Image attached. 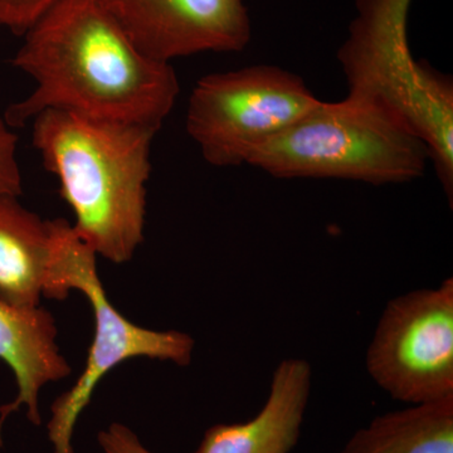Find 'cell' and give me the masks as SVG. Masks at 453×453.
<instances>
[{
    "mask_svg": "<svg viewBox=\"0 0 453 453\" xmlns=\"http://www.w3.org/2000/svg\"><path fill=\"white\" fill-rule=\"evenodd\" d=\"M29 125L33 146L73 210L76 234L97 256L129 262L144 242L151 145L160 129L64 110H46Z\"/></svg>",
    "mask_w": 453,
    "mask_h": 453,
    "instance_id": "2",
    "label": "cell"
},
{
    "mask_svg": "<svg viewBox=\"0 0 453 453\" xmlns=\"http://www.w3.org/2000/svg\"><path fill=\"white\" fill-rule=\"evenodd\" d=\"M0 362L13 372L17 396L0 407V446L3 426L12 413L27 408L33 425H41L38 398L41 389L71 372L57 345L55 318L43 308L22 310L0 300Z\"/></svg>",
    "mask_w": 453,
    "mask_h": 453,
    "instance_id": "10",
    "label": "cell"
},
{
    "mask_svg": "<svg viewBox=\"0 0 453 453\" xmlns=\"http://www.w3.org/2000/svg\"><path fill=\"white\" fill-rule=\"evenodd\" d=\"M427 145L383 101L349 91L319 100L253 153L247 165L277 179H344L384 186L422 177Z\"/></svg>",
    "mask_w": 453,
    "mask_h": 453,
    "instance_id": "3",
    "label": "cell"
},
{
    "mask_svg": "<svg viewBox=\"0 0 453 453\" xmlns=\"http://www.w3.org/2000/svg\"><path fill=\"white\" fill-rule=\"evenodd\" d=\"M318 101L300 76L277 65L207 74L190 94L186 129L205 162L240 166Z\"/></svg>",
    "mask_w": 453,
    "mask_h": 453,
    "instance_id": "6",
    "label": "cell"
},
{
    "mask_svg": "<svg viewBox=\"0 0 453 453\" xmlns=\"http://www.w3.org/2000/svg\"><path fill=\"white\" fill-rule=\"evenodd\" d=\"M98 443L105 453H153L127 426L112 423L98 434Z\"/></svg>",
    "mask_w": 453,
    "mask_h": 453,
    "instance_id": "15",
    "label": "cell"
},
{
    "mask_svg": "<svg viewBox=\"0 0 453 453\" xmlns=\"http://www.w3.org/2000/svg\"><path fill=\"white\" fill-rule=\"evenodd\" d=\"M340 453H453V398L377 417Z\"/></svg>",
    "mask_w": 453,
    "mask_h": 453,
    "instance_id": "12",
    "label": "cell"
},
{
    "mask_svg": "<svg viewBox=\"0 0 453 453\" xmlns=\"http://www.w3.org/2000/svg\"><path fill=\"white\" fill-rule=\"evenodd\" d=\"M411 2L357 0V17L338 58L349 91L383 101L425 142L452 201V83L413 58L407 35Z\"/></svg>",
    "mask_w": 453,
    "mask_h": 453,
    "instance_id": "4",
    "label": "cell"
},
{
    "mask_svg": "<svg viewBox=\"0 0 453 453\" xmlns=\"http://www.w3.org/2000/svg\"><path fill=\"white\" fill-rule=\"evenodd\" d=\"M366 369L392 398L412 405L453 398V280L387 303Z\"/></svg>",
    "mask_w": 453,
    "mask_h": 453,
    "instance_id": "7",
    "label": "cell"
},
{
    "mask_svg": "<svg viewBox=\"0 0 453 453\" xmlns=\"http://www.w3.org/2000/svg\"><path fill=\"white\" fill-rule=\"evenodd\" d=\"M57 0H0V28L23 37Z\"/></svg>",
    "mask_w": 453,
    "mask_h": 453,
    "instance_id": "14",
    "label": "cell"
},
{
    "mask_svg": "<svg viewBox=\"0 0 453 453\" xmlns=\"http://www.w3.org/2000/svg\"><path fill=\"white\" fill-rule=\"evenodd\" d=\"M18 198L0 195V300L35 310L49 294L56 225Z\"/></svg>",
    "mask_w": 453,
    "mask_h": 453,
    "instance_id": "11",
    "label": "cell"
},
{
    "mask_svg": "<svg viewBox=\"0 0 453 453\" xmlns=\"http://www.w3.org/2000/svg\"><path fill=\"white\" fill-rule=\"evenodd\" d=\"M18 136L0 118V195H23V179L17 157Z\"/></svg>",
    "mask_w": 453,
    "mask_h": 453,
    "instance_id": "13",
    "label": "cell"
},
{
    "mask_svg": "<svg viewBox=\"0 0 453 453\" xmlns=\"http://www.w3.org/2000/svg\"><path fill=\"white\" fill-rule=\"evenodd\" d=\"M149 58L240 52L251 41L243 0H96Z\"/></svg>",
    "mask_w": 453,
    "mask_h": 453,
    "instance_id": "8",
    "label": "cell"
},
{
    "mask_svg": "<svg viewBox=\"0 0 453 453\" xmlns=\"http://www.w3.org/2000/svg\"><path fill=\"white\" fill-rule=\"evenodd\" d=\"M96 252L65 219H57L50 299L64 300L73 290L88 300L95 318V335L85 368L73 388L50 407L49 438L53 453H73L74 427L100 381L116 366L133 357L192 362L195 340L186 333L157 332L134 324L107 297L97 273Z\"/></svg>",
    "mask_w": 453,
    "mask_h": 453,
    "instance_id": "5",
    "label": "cell"
},
{
    "mask_svg": "<svg viewBox=\"0 0 453 453\" xmlns=\"http://www.w3.org/2000/svg\"><path fill=\"white\" fill-rule=\"evenodd\" d=\"M311 388L306 360L280 363L266 403L251 421L214 425L195 453H290L297 445Z\"/></svg>",
    "mask_w": 453,
    "mask_h": 453,
    "instance_id": "9",
    "label": "cell"
},
{
    "mask_svg": "<svg viewBox=\"0 0 453 453\" xmlns=\"http://www.w3.org/2000/svg\"><path fill=\"white\" fill-rule=\"evenodd\" d=\"M12 65L35 82L5 111L13 129L46 110L162 129L180 91L172 64L145 56L96 0H57Z\"/></svg>",
    "mask_w": 453,
    "mask_h": 453,
    "instance_id": "1",
    "label": "cell"
}]
</instances>
